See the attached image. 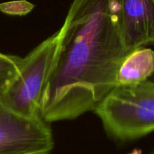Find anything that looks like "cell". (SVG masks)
<instances>
[{
    "mask_svg": "<svg viewBox=\"0 0 154 154\" xmlns=\"http://www.w3.org/2000/svg\"><path fill=\"white\" fill-rule=\"evenodd\" d=\"M34 8L35 5L27 0H14L0 3V11L11 16H25Z\"/></svg>",
    "mask_w": 154,
    "mask_h": 154,
    "instance_id": "obj_8",
    "label": "cell"
},
{
    "mask_svg": "<svg viewBox=\"0 0 154 154\" xmlns=\"http://www.w3.org/2000/svg\"><path fill=\"white\" fill-rule=\"evenodd\" d=\"M153 75L154 51L146 47L138 48L122 62L117 72V85H136L149 80Z\"/></svg>",
    "mask_w": 154,
    "mask_h": 154,
    "instance_id": "obj_6",
    "label": "cell"
},
{
    "mask_svg": "<svg viewBox=\"0 0 154 154\" xmlns=\"http://www.w3.org/2000/svg\"><path fill=\"white\" fill-rule=\"evenodd\" d=\"M23 58L0 53V94L19 75Z\"/></svg>",
    "mask_w": 154,
    "mask_h": 154,
    "instance_id": "obj_7",
    "label": "cell"
},
{
    "mask_svg": "<svg viewBox=\"0 0 154 154\" xmlns=\"http://www.w3.org/2000/svg\"><path fill=\"white\" fill-rule=\"evenodd\" d=\"M149 80H150V81H153V82H154V75H153V76H152V77H151V78H150V79H149Z\"/></svg>",
    "mask_w": 154,
    "mask_h": 154,
    "instance_id": "obj_9",
    "label": "cell"
},
{
    "mask_svg": "<svg viewBox=\"0 0 154 154\" xmlns=\"http://www.w3.org/2000/svg\"><path fill=\"white\" fill-rule=\"evenodd\" d=\"M122 42L129 54L154 45V0H114Z\"/></svg>",
    "mask_w": 154,
    "mask_h": 154,
    "instance_id": "obj_5",
    "label": "cell"
},
{
    "mask_svg": "<svg viewBox=\"0 0 154 154\" xmlns=\"http://www.w3.org/2000/svg\"><path fill=\"white\" fill-rule=\"evenodd\" d=\"M54 147L49 123L18 114L0 100V154H50Z\"/></svg>",
    "mask_w": 154,
    "mask_h": 154,
    "instance_id": "obj_4",
    "label": "cell"
},
{
    "mask_svg": "<svg viewBox=\"0 0 154 154\" xmlns=\"http://www.w3.org/2000/svg\"><path fill=\"white\" fill-rule=\"evenodd\" d=\"M153 154H154V153H153Z\"/></svg>",
    "mask_w": 154,
    "mask_h": 154,
    "instance_id": "obj_10",
    "label": "cell"
},
{
    "mask_svg": "<svg viewBox=\"0 0 154 154\" xmlns=\"http://www.w3.org/2000/svg\"><path fill=\"white\" fill-rule=\"evenodd\" d=\"M93 112L104 130L117 142H129L154 132V82L117 85Z\"/></svg>",
    "mask_w": 154,
    "mask_h": 154,
    "instance_id": "obj_2",
    "label": "cell"
},
{
    "mask_svg": "<svg viewBox=\"0 0 154 154\" xmlns=\"http://www.w3.org/2000/svg\"><path fill=\"white\" fill-rule=\"evenodd\" d=\"M128 54L114 0H73L41 96L42 118L51 123L94 111L117 85Z\"/></svg>",
    "mask_w": 154,
    "mask_h": 154,
    "instance_id": "obj_1",
    "label": "cell"
},
{
    "mask_svg": "<svg viewBox=\"0 0 154 154\" xmlns=\"http://www.w3.org/2000/svg\"><path fill=\"white\" fill-rule=\"evenodd\" d=\"M58 39L57 31L24 57L19 75L0 94L5 105L23 116H41V96L52 69Z\"/></svg>",
    "mask_w": 154,
    "mask_h": 154,
    "instance_id": "obj_3",
    "label": "cell"
}]
</instances>
